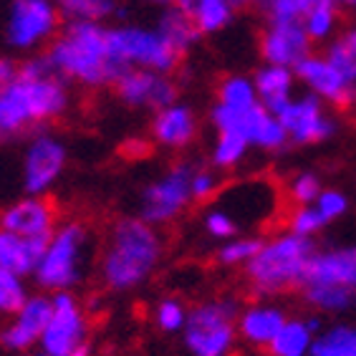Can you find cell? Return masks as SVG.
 Listing matches in <instances>:
<instances>
[{"label":"cell","mask_w":356,"mask_h":356,"mask_svg":"<svg viewBox=\"0 0 356 356\" xmlns=\"http://www.w3.org/2000/svg\"><path fill=\"white\" fill-rule=\"evenodd\" d=\"M288 321V311L281 303L270 298H253L250 303L240 306L238 314V336L248 346L255 349H268V343L273 341L275 334L283 329Z\"/></svg>","instance_id":"44dd1931"},{"label":"cell","mask_w":356,"mask_h":356,"mask_svg":"<svg viewBox=\"0 0 356 356\" xmlns=\"http://www.w3.org/2000/svg\"><path fill=\"white\" fill-rule=\"evenodd\" d=\"M215 104L230 106V109H250L258 106V91H255L253 74H227L215 86Z\"/></svg>","instance_id":"1f68e13d"},{"label":"cell","mask_w":356,"mask_h":356,"mask_svg":"<svg viewBox=\"0 0 356 356\" xmlns=\"http://www.w3.org/2000/svg\"><path fill=\"white\" fill-rule=\"evenodd\" d=\"M43 56L58 79L86 91L109 89L122 76L111 58L106 23L66 21Z\"/></svg>","instance_id":"277c9868"},{"label":"cell","mask_w":356,"mask_h":356,"mask_svg":"<svg viewBox=\"0 0 356 356\" xmlns=\"http://www.w3.org/2000/svg\"><path fill=\"white\" fill-rule=\"evenodd\" d=\"M197 0H170V6H177V8H185V10H190L192 6H195Z\"/></svg>","instance_id":"bcb514c9"},{"label":"cell","mask_w":356,"mask_h":356,"mask_svg":"<svg viewBox=\"0 0 356 356\" xmlns=\"http://www.w3.org/2000/svg\"><path fill=\"white\" fill-rule=\"evenodd\" d=\"M263 243V235H238L225 243H220L215 248V263L220 268H230V270H243L248 263L253 261V255L258 253V248Z\"/></svg>","instance_id":"836d02e7"},{"label":"cell","mask_w":356,"mask_h":356,"mask_svg":"<svg viewBox=\"0 0 356 356\" xmlns=\"http://www.w3.org/2000/svg\"><path fill=\"white\" fill-rule=\"evenodd\" d=\"M303 283L346 288L356 293V245L316 248Z\"/></svg>","instance_id":"7402d4cb"},{"label":"cell","mask_w":356,"mask_h":356,"mask_svg":"<svg viewBox=\"0 0 356 356\" xmlns=\"http://www.w3.org/2000/svg\"><path fill=\"white\" fill-rule=\"evenodd\" d=\"M293 71L301 91L318 96L334 111H349L356 106V83L323 51L306 56Z\"/></svg>","instance_id":"9a60e30c"},{"label":"cell","mask_w":356,"mask_h":356,"mask_svg":"<svg viewBox=\"0 0 356 356\" xmlns=\"http://www.w3.org/2000/svg\"><path fill=\"white\" fill-rule=\"evenodd\" d=\"M48 318H51V296L43 291L31 293L21 309L3 323L0 346L13 351V354H26V351L38 349Z\"/></svg>","instance_id":"e0dca14e"},{"label":"cell","mask_w":356,"mask_h":356,"mask_svg":"<svg viewBox=\"0 0 356 356\" xmlns=\"http://www.w3.org/2000/svg\"><path fill=\"white\" fill-rule=\"evenodd\" d=\"M69 356H94V349H91V343L86 341V343H81V346H79V349H74V351H71Z\"/></svg>","instance_id":"ee69618b"},{"label":"cell","mask_w":356,"mask_h":356,"mask_svg":"<svg viewBox=\"0 0 356 356\" xmlns=\"http://www.w3.org/2000/svg\"><path fill=\"white\" fill-rule=\"evenodd\" d=\"M96 253V240L83 220H61L43 245L41 263L31 281L43 293L76 291L86 281Z\"/></svg>","instance_id":"8992f818"},{"label":"cell","mask_w":356,"mask_h":356,"mask_svg":"<svg viewBox=\"0 0 356 356\" xmlns=\"http://www.w3.org/2000/svg\"><path fill=\"white\" fill-rule=\"evenodd\" d=\"M15 76H18V61L10 56H0V89L13 81Z\"/></svg>","instance_id":"7bdbcfd3"},{"label":"cell","mask_w":356,"mask_h":356,"mask_svg":"<svg viewBox=\"0 0 356 356\" xmlns=\"http://www.w3.org/2000/svg\"><path fill=\"white\" fill-rule=\"evenodd\" d=\"M314 253L316 240L288 233L286 227L263 235L258 253L243 268L248 291L255 298H270V301L301 291Z\"/></svg>","instance_id":"5b68a950"},{"label":"cell","mask_w":356,"mask_h":356,"mask_svg":"<svg viewBox=\"0 0 356 356\" xmlns=\"http://www.w3.org/2000/svg\"><path fill=\"white\" fill-rule=\"evenodd\" d=\"M240 3H248V6H258V8H266L270 0H240Z\"/></svg>","instance_id":"c3c4849f"},{"label":"cell","mask_w":356,"mask_h":356,"mask_svg":"<svg viewBox=\"0 0 356 356\" xmlns=\"http://www.w3.org/2000/svg\"><path fill=\"white\" fill-rule=\"evenodd\" d=\"M63 18L54 0H10L6 13V43L18 54L33 56L51 46Z\"/></svg>","instance_id":"8fae6325"},{"label":"cell","mask_w":356,"mask_h":356,"mask_svg":"<svg viewBox=\"0 0 356 356\" xmlns=\"http://www.w3.org/2000/svg\"><path fill=\"white\" fill-rule=\"evenodd\" d=\"M154 28L162 33V38L170 43V48L179 58H185L192 48L200 43V38H202L197 26H195V21H192V15L187 13L185 8H177V6L159 8Z\"/></svg>","instance_id":"d4e9b609"},{"label":"cell","mask_w":356,"mask_h":356,"mask_svg":"<svg viewBox=\"0 0 356 356\" xmlns=\"http://www.w3.org/2000/svg\"><path fill=\"white\" fill-rule=\"evenodd\" d=\"M71 86L54 74L43 54L18 63V76L0 89V144L31 137L69 114Z\"/></svg>","instance_id":"6da1fadb"},{"label":"cell","mask_w":356,"mask_h":356,"mask_svg":"<svg viewBox=\"0 0 356 356\" xmlns=\"http://www.w3.org/2000/svg\"><path fill=\"white\" fill-rule=\"evenodd\" d=\"M109 51L122 74L129 69L175 74L182 63V58L172 51L157 28L142 26V23L109 26Z\"/></svg>","instance_id":"ba28073f"},{"label":"cell","mask_w":356,"mask_h":356,"mask_svg":"<svg viewBox=\"0 0 356 356\" xmlns=\"http://www.w3.org/2000/svg\"><path fill=\"white\" fill-rule=\"evenodd\" d=\"M28 296H31L28 278L0 268V318H10L28 301Z\"/></svg>","instance_id":"f35d334b"},{"label":"cell","mask_w":356,"mask_h":356,"mask_svg":"<svg viewBox=\"0 0 356 356\" xmlns=\"http://www.w3.org/2000/svg\"><path fill=\"white\" fill-rule=\"evenodd\" d=\"M15 356H31V351H26V354H15Z\"/></svg>","instance_id":"f907efd6"},{"label":"cell","mask_w":356,"mask_h":356,"mask_svg":"<svg viewBox=\"0 0 356 356\" xmlns=\"http://www.w3.org/2000/svg\"><path fill=\"white\" fill-rule=\"evenodd\" d=\"M58 205L48 195H23L0 210V230L48 240L58 227Z\"/></svg>","instance_id":"ac0fdd59"},{"label":"cell","mask_w":356,"mask_h":356,"mask_svg":"<svg viewBox=\"0 0 356 356\" xmlns=\"http://www.w3.org/2000/svg\"><path fill=\"white\" fill-rule=\"evenodd\" d=\"M255 91L258 99L266 109H270L273 114L286 106L296 94H298V79L296 71L288 66H275V63H261L253 74Z\"/></svg>","instance_id":"603a6c76"},{"label":"cell","mask_w":356,"mask_h":356,"mask_svg":"<svg viewBox=\"0 0 356 356\" xmlns=\"http://www.w3.org/2000/svg\"><path fill=\"white\" fill-rule=\"evenodd\" d=\"M336 3H339L341 10H351V13H356V0H336Z\"/></svg>","instance_id":"f6af8a7d"},{"label":"cell","mask_w":356,"mask_h":356,"mask_svg":"<svg viewBox=\"0 0 356 356\" xmlns=\"http://www.w3.org/2000/svg\"><path fill=\"white\" fill-rule=\"evenodd\" d=\"M283 190L270 177H248L222 185L200 213V233L207 243L253 235L283 218ZM261 235V233H258Z\"/></svg>","instance_id":"3957f363"},{"label":"cell","mask_w":356,"mask_h":356,"mask_svg":"<svg viewBox=\"0 0 356 356\" xmlns=\"http://www.w3.org/2000/svg\"><path fill=\"white\" fill-rule=\"evenodd\" d=\"M43 245H46V240L0 230V268L31 281L38 263H41Z\"/></svg>","instance_id":"cb8c5ba5"},{"label":"cell","mask_w":356,"mask_h":356,"mask_svg":"<svg viewBox=\"0 0 356 356\" xmlns=\"http://www.w3.org/2000/svg\"><path fill=\"white\" fill-rule=\"evenodd\" d=\"M207 119L215 131L240 134L253 147V152H261V154H281L291 147L278 114L266 109L263 104L250 106V109H230V106L213 102Z\"/></svg>","instance_id":"30bf717a"},{"label":"cell","mask_w":356,"mask_h":356,"mask_svg":"<svg viewBox=\"0 0 356 356\" xmlns=\"http://www.w3.org/2000/svg\"><path fill=\"white\" fill-rule=\"evenodd\" d=\"M323 187L326 185H323V179L318 172L298 170L286 179V185H283V197L288 200V205H314Z\"/></svg>","instance_id":"e575fe53"},{"label":"cell","mask_w":356,"mask_h":356,"mask_svg":"<svg viewBox=\"0 0 356 356\" xmlns=\"http://www.w3.org/2000/svg\"><path fill=\"white\" fill-rule=\"evenodd\" d=\"M278 119L286 129L291 147H318L339 134V119L334 109L309 91H298L278 111Z\"/></svg>","instance_id":"4fadbf2b"},{"label":"cell","mask_w":356,"mask_h":356,"mask_svg":"<svg viewBox=\"0 0 356 356\" xmlns=\"http://www.w3.org/2000/svg\"><path fill=\"white\" fill-rule=\"evenodd\" d=\"M301 296L314 314L321 316H343L356 309V293L346 288L321 286V283H303Z\"/></svg>","instance_id":"484cf974"},{"label":"cell","mask_w":356,"mask_h":356,"mask_svg":"<svg viewBox=\"0 0 356 356\" xmlns=\"http://www.w3.org/2000/svg\"><path fill=\"white\" fill-rule=\"evenodd\" d=\"M258 51H261L263 63L296 69L306 56L314 54V43L301 23L266 21L261 38H258Z\"/></svg>","instance_id":"ffe728a7"},{"label":"cell","mask_w":356,"mask_h":356,"mask_svg":"<svg viewBox=\"0 0 356 356\" xmlns=\"http://www.w3.org/2000/svg\"><path fill=\"white\" fill-rule=\"evenodd\" d=\"M301 26L314 46H326L341 31V8L336 0H323L303 18Z\"/></svg>","instance_id":"4dcf8cb0"},{"label":"cell","mask_w":356,"mask_h":356,"mask_svg":"<svg viewBox=\"0 0 356 356\" xmlns=\"http://www.w3.org/2000/svg\"><path fill=\"white\" fill-rule=\"evenodd\" d=\"M139 3H144V6H152V8H165V6H170V0H139Z\"/></svg>","instance_id":"7dc6e473"},{"label":"cell","mask_w":356,"mask_h":356,"mask_svg":"<svg viewBox=\"0 0 356 356\" xmlns=\"http://www.w3.org/2000/svg\"><path fill=\"white\" fill-rule=\"evenodd\" d=\"M222 172H218L210 165H195L192 167V177H190V190L195 205H207L210 200L222 190Z\"/></svg>","instance_id":"ab89813d"},{"label":"cell","mask_w":356,"mask_h":356,"mask_svg":"<svg viewBox=\"0 0 356 356\" xmlns=\"http://www.w3.org/2000/svg\"><path fill=\"white\" fill-rule=\"evenodd\" d=\"M253 147L233 131H215V139L210 144L207 165L215 167L218 172H235L245 165Z\"/></svg>","instance_id":"f1b7e54d"},{"label":"cell","mask_w":356,"mask_h":356,"mask_svg":"<svg viewBox=\"0 0 356 356\" xmlns=\"http://www.w3.org/2000/svg\"><path fill=\"white\" fill-rule=\"evenodd\" d=\"M69 144L51 129L33 131L21 157V185L26 195H48L69 167Z\"/></svg>","instance_id":"7c38bea8"},{"label":"cell","mask_w":356,"mask_h":356,"mask_svg":"<svg viewBox=\"0 0 356 356\" xmlns=\"http://www.w3.org/2000/svg\"><path fill=\"white\" fill-rule=\"evenodd\" d=\"M200 137V117L187 102H172L152 111L149 142L165 152H185Z\"/></svg>","instance_id":"d6986e66"},{"label":"cell","mask_w":356,"mask_h":356,"mask_svg":"<svg viewBox=\"0 0 356 356\" xmlns=\"http://www.w3.org/2000/svg\"><path fill=\"white\" fill-rule=\"evenodd\" d=\"M233 3H238V6H243V3H240V0H233Z\"/></svg>","instance_id":"816d5d0a"},{"label":"cell","mask_w":356,"mask_h":356,"mask_svg":"<svg viewBox=\"0 0 356 356\" xmlns=\"http://www.w3.org/2000/svg\"><path fill=\"white\" fill-rule=\"evenodd\" d=\"M111 89L124 106L142 111H157L179 99V83L175 76L147 69L124 71Z\"/></svg>","instance_id":"2e32d148"},{"label":"cell","mask_w":356,"mask_h":356,"mask_svg":"<svg viewBox=\"0 0 356 356\" xmlns=\"http://www.w3.org/2000/svg\"><path fill=\"white\" fill-rule=\"evenodd\" d=\"M309 356H356V323L334 321L314 339Z\"/></svg>","instance_id":"f546056e"},{"label":"cell","mask_w":356,"mask_h":356,"mask_svg":"<svg viewBox=\"0 0 356 356\" xmlns=\"http://www.w3.org/2000/svg\"><path fill=\"white\" fill-rule=\"evenodd\" d=\"M314 205H316V210L321 213V218L331 225V222L341 220L343 215L349 213L351 200H349V195L343 190H339V187H323Z\"/></svg>","instance_id":"b9f144b4"},{"label":"cell","mask_w":356,"mask_h":356,"mask_svg":"<svg viewBox=\"0 0 356 356\" xmlns=\"http://www.w3.org/2000/svg\"><path fill=\"white\" fill-rule=\"evenodd\" d=\"M238 8L233 0H197L187 13L192 15L200 35H218L235 23Z\"/></svg>","instance_id":"83f0119b"},{"label":"cell","mask_w":356,"mask_h":356,"mask_svg":"<svg viewBox=\"0 0 356 356\" xmlns=\"http://www.w3.org/2000/svg\"><path fill=\"white\" fill-rule=\"evenodd\" d=\"M318 3L323 0H270L263 10H266V21L301 23Z\"/></svg>","instance_id":"60d3db41"},{"label":"cell","mask_w":356,"mask_h":356,"mask_svg":"<svg viewBox=\"0 0 356 356\" xmlns=\"http://www.w3.org/2000/svg\"><path fill=\"white\" fill-rule=\"evenodd\" d=\"M195 162L179 159L172 162L167 170H162L157 177H152L139 190L137 215L154 227L175 225L177 220L185 218V213L195 205L190 190V177Z\"/></svg>","instance_id":"9c48e42d"},{"label":"cell","mask_w":356,"mask_h":356,"mask_svg":"<svg viewBox=\"0 0 356 356\" xmlns=\"http://www.w3.org/2000/svg\"><path fill=\"white\" fill-rule=\"evenodd\" d=\"M63 23L66 21H94L106 23L122 15L119 0H54Z\"/></svg>","instance_id":"d6a6232c"},{"label":"cell","mask_w":356,"mask_h":356,"mask_svg":"<svg viewBox=\"0 0 356 356\" xmlns=\"http://www.w3.org/2000/svg\"><path fill=\"white\" fill-rule=\"evenodd\" d=\"M316 331L309 326L306 316H288L283 329L268 343L270 356H309L314 346Z\"/></svg>","instance_id":"4316f807"},{"label":"cell","mask_w":356,"mask_h":356,"mask_svg":"<svg viewBox=\"0 0 356 356\" xmlns=\"http://www.w3.org/2000/svg\"><path fill=\"white\" fill-rule=\"evenodd\" d=\"M167 253L162 227L144 222L139 215H124L106 227L96 273L109 293H134L154 278Z\"/></svg>","instance_id":"7a4b0ae2"},{"label":"cell","mask_w":356,"mask_h":356,"mask_svg":"<svg viewBox=\"0 0 356 356\" xmlns=\"http://www.w3.org/2000/svg\"><path fill=\"white\" fill-rule=\"evenodd\" d=\"M31 356H51V354H48V351H43V349H33V351H31Z\"/></svg>","instance_id":"681fc988"},{"label":"cell","mask_w":356,"mask_h":356,"mask_svg":"<svg viewBox=\"0 0 356 356\" xmlns=\"http://www.w3.org/2000/svg\"><path fill=\"white\" fill-rule=\"evenodd\" d=\"M240 303L233 296H213L187 311L182 343L190 356H233L238 346Z\"/></svg>","instance_id":"52a82bcc"},{"label":"cell","mask_w":356,"mask_h":356,"mask_svg":"<svg viewBox=\"0 0 356 356\" xmlns=\"http://www.w3.org/2000/svg\"><path fill=\"white\" fill-rule=\"evenodd\" d=\"M323 54L356 83V23L341 28L334 41L323 46Z\"/></svg>","instance_id":"d590c367"},{"label":"cell","mask_w":356,"mask_h":356,"mask_svg":"<svg viewBox=\"0 0 356 356\" xmlns=\"http://www.w3.org/2000/svg\"><path fill=\"white\" fill-rule=\"evenodd\" d=\"M187 311L190 309L179 301L177 296H165L152 309V323L162 334H182L187 321Z\"/></svg>","instance_id":"8d00e7d4"},{"label":"cell","mask_w":356,"mask_h":356,"mask_svg":"<svg viewBox=\"0 0 356 356\" xmlns=\"http://www.w3.org/2000/svg\"><path fill=\"white\" fill-rule=\"evenodd\" d=\"M91 318L83 301L74 291L51 293V318L43 329L38 349L51 356H69L81 343L89 341Z\"/></svg>","instance_id":"5bb4252c"},{"label":"cell","mask_w":356,"mask_h":356,"mask_svg":"<svg viewBox=\"0 0 356 356\" xmlns=\"http://www.w3.org/2000/svg\"><path fill=\"white\" fill-rule=\"evenodd\" d=\"M286 220V230L293 235H301V238L316 240V235L323 233V227L329 225L326 220L321 218V213L316 210V205H291L283 213Z\"/></svg>","instance_id":"74e56055"}]
</instances>
